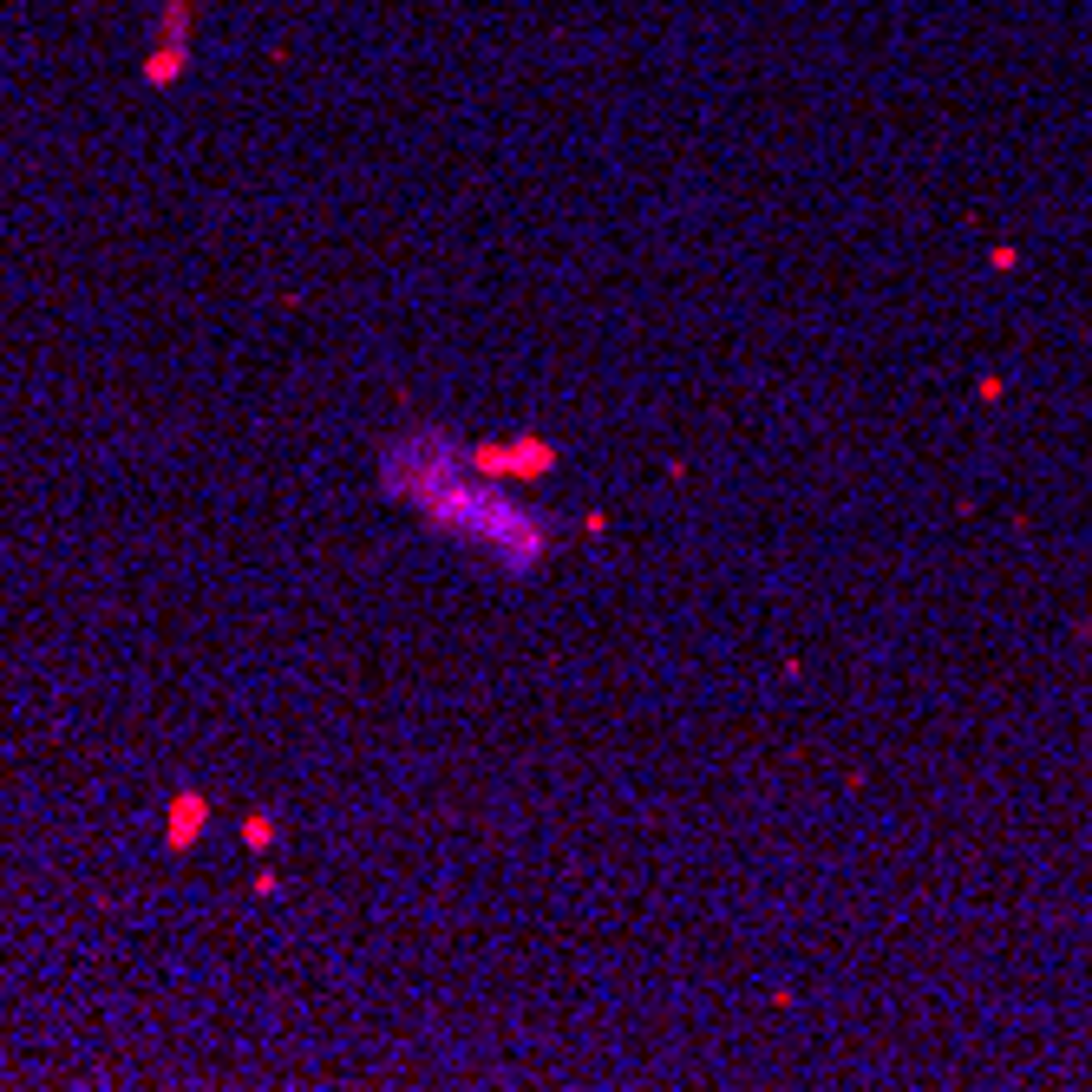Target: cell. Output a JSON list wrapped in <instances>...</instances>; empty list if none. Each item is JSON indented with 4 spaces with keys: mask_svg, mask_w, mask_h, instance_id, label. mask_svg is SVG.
I'll use <instances>...</instances> for the list:
<instances>
[{
    "mask_svg": "<svg viewBox=\"0 0 1092 1092\" xmlns=\"http://www.w3.org/2000/svg\"><path fill=\"white\" fill-rule=\"evenodd\" d=\"M472 465L485 478H543L557 472V445L550 438H491V445H472Z\"/></svg>",
    "mask_w": 1092,
    "mask_h": 1092,
    "instance_id": "2",
    "label": "cell"
},
{
    "mask_svg": "<svg viewBox=\"0 0 1092 1092\" xmlns=\"http://www.w3.org/2000/svg\"><path fill=\"white\" fill-rule=\"evenodd\" d=\"M386 491L399 504H412L438 536L491 557L504 576H536L550 557V523L530 504H517L497 478L472 465V445H459L452 432H406L393 438L380 465Z\"/></svg>",
    "mask_w": 1092,
    "mask_h": 1092,
    "instance_id": "1",
    "label": "cell"
},
{
    "mask_svg": "<svg viewBox=\"0 0 1092 1092\" xmlns=\"http://www.w3.org/2000/svg\"><path fill=\"white\" fill-rule=\"evenodd\" d=\"M1086 641H1092V621H1086Z\"/></svg>",
    "mask_w": 1092,
    "mask_h": 1092,
    "instance_id": "4",
    "label": "cell"
},
{
    "mask_svg": "<svg viewBox=\"0 0 1092 1092\" xmlns=\"http://www.w3.org/2000/svg\"><path fill=\"white\" fill-rule=\"evenodd\" d=\"M190 824H197V798H184V805H177V845L190 837Z\"/></svg>",
    "mask_w": 1092,
    "mask_h": 1092,
    "instance_id": "3",
    "label": "cell"
}]
</instances>
